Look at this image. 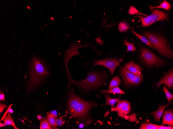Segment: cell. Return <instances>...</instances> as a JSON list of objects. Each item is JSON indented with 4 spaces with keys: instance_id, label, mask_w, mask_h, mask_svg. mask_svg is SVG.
I'll return each instance as SVG.
<instances>
[{
    "instance_id": "15",
    "label": "cell",
    "mask_w": 173,
    "mask_h": 129,
    "mask_svg": "<svg viewBox=\"0 0 173 129\" xmlns=\"http://www.w3.org/2000/svg\"><path fill=\"white\" fill-rule=\"evenodd\" d=\"M131 32L136 36L139 39L143 42L146 44L154 49L153 46L150 41L145 36L139 35L134 30H131Z\"/></svg>"
},
{
    "instance_id": "31",
    "label": "cell",
    "mask_w": 173,
    "mask_h": 129,
    "mask_svg": "<svg viewBox=\"0 0 173 129\" xmlns=\"http://www.w3.org/2000/svg\"><path fill=\"white\" fill-rule=\"evenodd\" d=\"M4 98V95L3 94H0V100H3Z\"/></svg>"
},
{
    "instance_id": "18",
    "label": "cell",
    "mask_w": 173,
    "mask_h": 129,
    "mask_svg": "<svg viewBox=\"0 0 173 129\" xmlns=\"http://www.w3.org/2000/svg\"><path fill=\"white\" fill-rule=\"evenodd\" d=\"M100 93L102 94H105V93L109 94L113 93V94H115L116 93L120 94H125V92L121 90L117 86L112 89L110 90H103L100 91Z\"/></svg>"
},
{
    "instance_id": "6",
    "label": "cell",
    "mask_w": 173,
    "mask_h": 129,
    "mask_svg": "<svg viewBox=\"0 0 173 129\" xmlns=\"http://www.w3.org/2000/svg\"><path fill=\"white\" fill-rule=\"evenodd\" d=\"M94 105L92 102L86 101L81 98L75 108L70 112L74 116L80 119H85Z\"/></svg>"
},
{
    "instance_id": "27",
    "label": "cell",
    "mask_w": 173,
    "mask_h": 129,
    "mask_svg": "<svg viewBox=\"0 0 173 129\" xmlns=\"http://www.w3.org/2000/svg\"><path fill=\"white\" fill-rule=\"evenodd\" d=\"M162 90L164 91L168 100V102L171 100L173 98V95L170 93L167 89L166 85L164 84Z\"/></svg>"
},
{
    "instance_id": "33",
    "label": "cell",
    "mask_w": 173,
    "mask_h": 129,
    "mask_svg": "<svg viewBox=\"0 0 173 129\" xmlns=\"http://www.w3.org/2000/svg\"><path fill=\"white\" fill-rule=\"evenodd\" d=\"M110 113V111H107L104 114V117H106L108 116L109 115V114Z\"/></svg>"
},
{
    "instance_id": "39",
    "label": "cell",
    "mask_w": 173,
    "mask_h": 129,
    "mask_svg": "<svg viewBox=\"0 0 173 129\" xmlns=\"http://www.w3.org/2000/svg\"><path fill=\"white\" fill-rule=\"evenodd\" d=\"M98 121L99 122V123H101L103 124V123H102V122H100V121Z\"/></svg>"
},
{
    "instance_id": "34",
    "label": "cell",
    "mask_w": 173,
    "mask_h": 129,
    "mask_svg": "<svg viewBox=\"0 0 173 129\" xmlns=\"http://www.w3.org/2000/svg\"><path fill=\"white\" fill-rule=\"evenodd\" d=\"M84 126V124L82 123H81L79 125V127L80 128H83Z\"/></svg>"
},
{
    "instance_id": "2",
    "label": "cell",
    "mask_w": 173,
    "mask_h": 129,
    "mask_svg": "<svg viewBox=\"0 0 173 129\" xmlns=\"http://www.w3.org/2000/svg\"><path fill=\"white\" fill-rule=\"evenodd\" d=\"M143 34L150 41L154 49L162 56L172 59L173 51L164 37L158 34L145 31Z\"/></svg>"
},
{
    "instance_id": "9",
    "label": "cell",
    "mask_w": 173,
    "mask_h": 129,
    "mask_svg": "<svg viewBox=\"0 0 173 129\" xmlns=\"http://www.w3.org/2000/svg\"><path fill=\"white\" fill-rule=\"evenodd\" d=\"M111 110L118 113L119 116L124 117L129 114L131 110L130 104L125 100L119 101L115 108L111 109Z\"/></svg>"
},
{
    "instance_id": "13",
    "label": "cell",
    "mask_w": 173,
    "mask_h": 129,
    "mask_svg": "<svg viewBox=\"0 0 173 129\" xmlns=\"http://www.w3.org/2000/svg\"><path fill=\"white\" fill-rule=\"evenodd\" d=\"M162 124L167 125L173 127V112L171 110H166L164 112Z\"/></svg>"
},
{
    "instance_id": "37",
    "label": "cell",
    "mask_w": 173,
    "mask_h": 129,
    "mask_svg": "<svg viewBox=\"0 0 173 129\" xmlns=\"http://www.w3.org/2000/svg\"><path fill=\"white\" fill-rule=\"evenodd\" d=\"M4 124L1 123H0V127H1V126H4Z\"/></svg>"
},
{
    "instance_id": "12",
    "label": "cell",
    "mask_w": 173,
    "mask_h": 129,
    "mask_svg": "<svg viewBox=\"0 0 173 129\" xmlns=\"http://www.w3.org/2000/svg\"><path fill=\"white\" fill-rule=\"evenodd\" d=\"M135 75L140 76L141 74V68L139 66L133 61H131L123 67Z\"/></svg>"
},
{
    "instance_id": "4",
    "label": "cell",
    "mask_w": 173,
    "mask_h": 129,
    "mask_svg": "<svg viewBox=\"0 0 173 129\" xmlns=\"http://www.w3.org/2000/svg\"><path fill=\"white\" fill-rule=\"evenodd\" d=\"M139 57L146 65L149 67L161 66L166 63L165 62L163 59L144 47H142L140 49Z\"/></svg>"
},
{
    "instance_id": "10",
    "label": "cell",
    "mask_w": 173,
    "mask_h": 129,
    "mask_svg": "<svg viewBox=\"0 0 173 129\" xmlns=\"http://www.w3.org/2000/svg\"><path fill=\"white\" fill-rule=\"evenodd\" d=\"M88 45H80L74 44L71 46L66 53L64 57L65 63H68L69 61L75 55H79L76 51L79 48L89 46Z\"/></svg>"
},
{
    "instance_id": "7",
    "label": "cell",
    "mask_w": 173,
    "mask_h": 129,
    "mask_svg": "<svg viewBox=\"0 0 173 129\" xmlns=\"http://www.w3.org/2000/svg\"><path fill=\"white\" fill-rule=\"evenodd\" d=\"M120 74L122 78L124 85H136L140 83L143 75L140 76L135 75L130 72L127 68L121 67L120 69Z\"/></svg>"
},
{
    "instance_id": "5",
    "label": "cell",
    "mask_w": 173,
    "mask_h": 129,
    "mask_svg": "<svg viewBox=\"0 0 173 129\" xmlns=\"http://www.w3.org/2000/svg\"><path fill=\"white\" fill-rule=\"evenodd\" d=\"M167 13L164 11H161L157 8L152 10L151 14L146 17H142L139 15L137 17L141 22V24L139 27H146L153 23L160 20H165L169 21V19Z\"/></svg>"
},
{
    "instance_id": "32",
    "label": "cell",
    "mask_w": 173,
    "mask_h": 129,
    "mask_svg": "<svg viewBox=\"0 0 173 129\" xmlns=\"http://www.w3.org/2000/svg\"><path fill=\"white\" fill-rule=\"evenodd\" d=\"M56 111H53L52 113H50L53 116L57 117V115L56 113Z\"/></svg>"
},
{
    "instance_id": "25",
    "label": "cell",
    "mask_w": 173,
    "mask_h": 129,
    "mask_svg": "<svg viewBox=\"0 0 173 129\" xmlns=\"http://www.w3.org/2000/svg\"><path fill=\"white\" fill-rule=\"evenodd\" d=\"M124 44L127 47V49L126 53L129 51H135L137 52L136 50L134 45L133 44H131L128 41L126 40H125L124 41Z\"/></svg>"
},
{
    "instance_id": "38",
    "label": "cell",
    "mask_w": 173,
    "mask_h": 129,
    "mask_svg": "<svg viewBox=\"0 0 173 129\" xmlns=\"http://www.w3.org/2000/svg\"><path fill=\"white\" fill-rule=\"evenodd\" d=\"M38 118L39 119H41L42 118V117L41 116H38Z\"/></svg>"
},
{
    "instance_id": "30",
    "label": "cell",
    "mask_w": 173,
    "mask_h": 129,
    "mask_svg": "<svg viewBox=\"0 0 173 129\" xmlns=\"http://www.w3.org/2000/svg\"><path fill=\"white\" fill-rule=\"evenodd\" d=\"M7 106L6 105L4 104H0V113L2 112L3 110Z\"/></svg>"
},
{
    "instance_id": "8",
    "label": "cell",
    "mask_w": 173,
    "mask_h": 129,
    "mask_svg": "<svg viewBox=\"0 0 173 129\" xmlns=\"http://www.w3.org/2000/svg\"><path fill=\"white\" fill-rule=\"evenodd\" d=\"M121 63L116 59H108L96 61L94 63L93 66L96 65L103 66L109 70L112 76L116 68Z\"/></svg>"
},
{
    "instance_id": "22",
    "label": "cell",
    "mask_w": 173,
    "mask_h": 129,
    "mask_svg": "<svg viewBox=\"0 0 173 129\" xmlns=\"http://www.w3.org/2000/svg\"><path fill=\"white\" fill-rule=\"evenodd\" d=\"M40 121V129H52L51 125L45 117L42 118Z\"/></svg>"
},
{
    "instance_id": "36",
    "label": "cell",
    "mask_w": 173,
    "mask_h": 129,
    "mask_svg": "<svg viewBox=\"0 0 173 129\" xmlns=\"http://www.w3.org/2000/svg\"><path fill=\"white\" fill-rule=\"evenodd\" d=\"M9 112L10 113H12L13 112V111L11 109H10L9 110Z\"/></svg>"
},
{
    "instance_id": "20",
    "label": "cell",
    "mask_w": 173,
    "mask_h": 129,
    "mask_svg": "<svg viewBox=\"0 0 173 129\" xmlns=\"http://www.w3.org/2000/svg\"><path fill=\"white\" fill-rule=\"evenodd\" d=\"M3 120L5 125H10L13 126L15 129H19L16 126L12 117L9 114L5 115Z\"/></svg>"
},
{
    "instance_id": "3",
    "label": "cell",
    "mask_w": 173,
    "mask_h": 129,
    "mask_svg": "<svg viewBox=\"0 0 173 129\" xmlns=\"http://www.w3.org/2000/svg\"><path fill=\"white\" fill-rule=\"evenodd\" d=\"M68 78L72 83L85 89L87 90L97 87L100 85L103 81V78L98 73L91 72L88 73L85 79L80 81L73 80L70 76L68 70H67Z\"/></svg>"
},
{
    "instance_id": "21",
    "label": "cell",
    "mask_w": 173,
    "mask_h": 129,
    "mask_svg": "<svg viewBox=\"0 0 173 129\" xmlns=\"http://www.w3.org/2000/svg\"><path fill=\"white\" fill-rule=\"evenodd\" d=\"M46 117L48 121L51 124L52 127H56L57 126L56 123L57 117L53 116L50 113L47 114Z\"/></svg>"
},
{
    "instance_id": "40",
    "label": "cell",
    "mask_w": 173,
    "mask_h": 129,
    "mask_svg": "<svg viewBox=\"0 0 173 129\" xmlns=\"http://www.w3.org/2000/svg\"><path fill=\"white\" fill-rule=\"evenodd\" d=\"M107 122H108V123L109 124H110V125H111V123H110L109 122L107 121Z\"/></svg>"
},
{
    "instance_id": "17",
    "label": "cell",
    "mask_w": 173,
    "mask_h": 129,
    "mask_svg": "<svg viewBox=\"0 0 173 129\" xmlns=\"http://www.w3.org/2000/svg\"><path fill=\"white\" fill-rule=\"evenodd\" d=\"M121 81L119 77L117 75L113 78L111 80L109 84V88L110 90L120 85Z\"/></svg>"
},
{
    "instance_id": "29",
    "label": "cell",
    "mask_w": 173,
    "mask_h": 129,
    "mask_svg": "<svg viewBox=\"0 0 173 129\" xmlns=\"http://www.w3.org/2000/svg\"><path fill=\"white\" fill-rule=\"evenodd\" d=\"M56 123L57 125L59 126H62L64 123L63 120L62 118L57 119L56 121Z\"/></svg>"
},
{
    "instance_id": "19",
    "label": "cell",
    "mask_w": 173,
    "mask_h": 129,
    "mask_svg": "<svg viewBox=\"0 0 173 129\" xmlns=\"http://www.w3.org/2000/svg\"><path fill=\"white\" fill-rule=\"evenodd\" d=\"M121 95L117 98L112 99L111 98L110 95L107 94L105 96L106 102L105 105L110 106L113 108H114L115 104L117 101L119 99Z\"/></svg>"
},
{
    "instance_id": "35",
    "label": "cell",
    "mask_w": 173,
    "mask_h": 129,
    "mask_svg": "<svg viewBox=\"0 0 173 129\" xmlns=\"http://www.w3.org/2000/svg\"><path fill=\"white\" fill-rule=\"evenodd\" d=\"M91 121V120H89L87 121L86 122V125L90 124L92 122Z\"/></svg>"
},
{
    "instance_id": "1",
    "label": "cell",
    "mask_w": 173,
    "mask_h": 129,
    "mask_svg": "<svg viewBox=\"0 0 173 129\" xmlns=\"http://www.w3.org/2000/svg\"><path fill=\"white\" fill-rule=\"evenodd\" d=\"M48 73L47 67L43 61L37 57H33L29 67V80L27 86L28 91L35 89L47 76Z\"/></svg>"
},
{
    "instance_id": "11",
    "label": "cell",
    "mask_w": 173,
    "mask_h": 129,
    "mask_svg": "<svg viewBox=\"0 0 173 129\" xmlns=\"http://www.w3.org/2000/svg\"><path fill=\"white\" fill-rule=\"evenodd\" d=\"M163 84H166L168 88H172L173 85V71L171 69L157 83L156 85L157 88Z\"/></svg>"
},
{
    "instance_id": "23",
    "label": "cell",
    "mask_w": 173,
    "mask_h": 129,
    "mask_svg": "<svg viewBox=\"0 0 173 129\" xmlns=\"http://www.w3.org/2000/svg\"><path fill=\"white\" fill-rule=\"evenodd\" d=\"M158 125L150 122H145L141 124L139 129H157Z\"/></svg>"
},
{
    "instance_id": "16",
    "label": "cell",
    "mask_w": 173,
    "mask_h": 129,
    "mask_svg": "<svg viewBox=\"0 0 173 129\" xmlns=\"http://www.w3.org/2000/svg\"><path fill=\"white\" fill-rule=\"evenodd\" d=\"M149 7L151 10L154 8H161L164 9L167 11H169L171 8V5L170 3L164 0L163 2L159 6H152L149 5Z\"/></svg>"
},
{
    "instance_id": "26",
    "label": "cell",
    "mask_w": 173,
    "mask_h": 129,
    "mask_svg": "<svg viewBox=\"0 0 173 129\" xmlns=\"http://www.w3.org/2000/svg\"><path fill=\"white\" fill-rule=\"evenodd\" d=\"M129 13L131 15H142L145 16H147L146 14H142L134 6H130L129 10Z\"/></svg>"
},
{
    "instance_id": "14",
    "label": "cell",
    "mask_w": 173,
    "mask_h": 129,
    "mask_svg": "<svg viewBox=\"0 0 173 129\" xmlns=\"http://www.w3.org/2000/svg\"><path fill=\"white\" fill-rule=\"evenodd\" d=\"M171 102H168L166 105H163L159 106V108L157 111L152 112L150 114L154 117V121L159 122L161 116L164 109L167 107L171 103Z\"/></svg>"
},
{
    "instance_id": "24",
    "label": "cell",
    "mask_w": 173,
    "mask_h": 129,
    "mask_svg": "<svg viewBox=\"0 0 173 129\" xmlns=\"http://www.w3.org/2000/svg\"><path fill=\"white\" fill-rule=\"evenodd\" d=\"M129 28L128 24L125 22H120L118 26V29L120 32H124L127 31Z\"/></svg>"
},
{
    "instance_id": "28",
    "label": "cell",
    "mask_w": 173,
    "mask_h": 129,
    "mask_svg": "<svg viewBox=\"0 0 173 129\" xmlns=\"http://www.w3.org/2000/svg\"><path fill=\"white\" fill-rule=\"evenodd\" d=\"M173 128L171 126H166L163 125H158L157 129H173Z\"/></svg>"
}]
</instances>
